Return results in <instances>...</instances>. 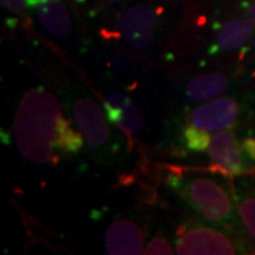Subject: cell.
<instances>
[{
    "instance_id": "obj_7",
    "label": "cell",
    "mask_w": 255,
    "mask_h": 255,
    "mask_svg": "<svg viewBox=\"0 0 255 255\" xmlns=\"http://www.w3.org/2000/svg\"><path fill=\"white\" fill-rule=\"evenodd\" d=\"M105 115L112 125H115L127 136L137 135L145 125V119L136 104L122 92H112L104 102Z\"/></svg>"
},
{
    "instance_id": "obj_16",
    "label": "cell",
    "mask_w": 255,
    "mask_h": 255,
    "mask_svg": "<svg viewBox=\"0 0 255 255\" xmlns=\"http://www.w3.org/2000/svg\"><path fill=\"white\" fill-rule=\"evenodd\" d=\"M173 248L170 246V243L163 237H156L153 238L147 246L145 247V250H143V254L147 255H170L173 254Z\"/></svg>"
},
{
    "instance_id": "obj_5",
    "label": "cell",
    "mask_w": 255,
    "mask_h": 255,
    "mask_svg": "<svg viewBox=\"0 0 255 255\" xmlns=\"http://www.w3.org/2000/svg\"><path fill=\"white\" fill-rule=\"evenodd\" d=\"M73 115L85 142L92 149H102L110 140V129L100 107L90 98L74 102Z\"/></svg>"
},
{
    "instance_id": "obj_6",
    "label": "cell",
    "mask_w": 255,
    "mask_h": 255,
    "mask_svg": "<svg viewBox=\"0 0 255 255\" xmlns=\"http://www.w3.org/2000/svg\"><path fill=\"white\" fill-rule=\"evenodd\" d=\"M145 236L143 230L136 221L129 219H118L105 231L104 244L111 255L143 254Z\"/></svg>"
},
{
    "instance_id": "obj_14",
    "label": "cell",
    "mask_w": 255,
    "mask_h": 255,
    "mask_svg": "<svg viewBox=\"0 0 255 255\" xmlns=\"http://www.w3.org/2000/svg\"><path fill=\"white\" fill-rule=\"evenodd\" d=\"M237 211L246 234L255 243V189H248L238 194Z\"/></svg>"
},
{
    "instance_id": "obj_3",
    "label": "cell",
    "mask_w": 255,
    "mask_h": 255,
    "mask_svg": "<svg viewBox=\"0 0 255 255\" xmlns=\"http://www.w3.org/2000/svg\"><path fill=\"white\" fill-rule=\"evenodd\" d=\"M176 254L179 255H233L238 246L226 231L204 224L186 223L177 228Z\"/></svg>"
},
{
    "instance_id": "obj_10",
    "label": "cell",
    "mask_w": 255,
    "mask_h": 255,
    "mask_svg": "<svg viewBox=\"0 0 255 255\" xmlns=\"http://www.w3.org/2000/svg\"><path fill=\"white\" fill-rule=\"evenodd\" d=\"M255 34V23L250 18H236L226 21L217 31L216 41L210 48V54L236 51L251 40Z\"/></svg>"
},
{
    "instance_id": "obj_4",
    "label": "cell",
    "mask_w": 255,
    "mask_h": 255,
    "mask_svg": "<svg viewBox=\"0 0 255 255\" xmlns=\"http://www.w3.org/2000/svg\"><path fill=\"white\" fill-rule=\"evenodd\" d=\"M240 117V105L231 97H221L201 104L191 111L189 121L191 125L209 132L224 130L231 128Z\"/></svg>"
},
{
    "instance_id": "obj_13",
    "label": "cell",
    "mask_w": 255,
    "mask_h": 255,
    "mask_svg": "<svg viewBox=\"0 0 255 255\" xmlns=\"http://www.w3.org/2000/svg\"><path fill=\"white\" fill-rule=\"evenodd\" d=\"M82 146H84L82 132H78L77 129H74L71 122L61 115L58 119V127H57L55 147L60 149L64 153L74 155L81 150Z\"/></svg>"
},
{
    "instance_id": "obj_1",
    "label": "cell",
    "mask_w": 255,
    "mask_h": 255,
    "mask_svg": "<svg viewBox=\"0 0 255 255\" xmlns=\"http://www.w3.org/2000/svg\"><path fill=\"white\" fill-rule=\"evenodd\" d=\"M60 117V102L44 87H37L23 97L16 111L13 133L24 159L36 164L51 160Z\"/></svg>"
},
{
    "instance_id": "obj_15",
    "label": "cell",
    "mask_w": 255,
    "mask_h": 255,
    "mask_svg": "<svg viewBox=\"0 0 255 255\" xmlns=\"http://www.w3.org/2000/svg\"><path fill=\"white\" fill-rule=\"evenodd\" d=\"M182 140L184 147L190 152H206L209 149L211 137L209 135V130H204L190 124L183 128Z\"/></svg>"
},
{
    "instance_id": "obj_2",
    "label": "cell",
    "mask_w": 255,
    "mask_h": 255,
    "mask_svg": "<svg viewBox=\"0 0 255 255\" xmlns=\"http://www.w3.org/2000/svg\"><path fill=\"white\" fill-rule=\"evenodd\" d=\"M169 186L197 216L211 224L228 226L236 219L234 201L228 190L207 176H169Z\"/></svg>"
},
{
    "instance_id": "obj_12",
    "label": "cell",
    "mask_w": 255,
    "mask_h": 255,
    "mask_svg": "<svg viewBox=\"0 0 255 255\" xmlns=\"http://www.w3.org/2000/svg\"><path fill=\"white\" fill-rule=\"evenodd\" d=\"M230 87L228 75L223 73H210L193 78L186 85V97L190 101H207L226 92Z\"/></svg>"
},
{
    "instance_id": "obj_19",
    "label": "cell",
    "mask_w": 255,
    "mask_h": 255,
    "mask_svg": "<svg viewBox=\"0 0 255 255\" xmlns=\"http://www.w3.org/2000/svg\"><path fill=\"white\" fill-rule=\"evenodd\" d=\"M246 14L255 23V1L246 4Z\"/></svg>"
},
{
    "instance_id": "obj_21",
    "label": "cell",
    "mask_w": 255,
    "mask_h": 255,
    "mask_svg": "<svg viewBox=\"0 0 255 255\" xmlns=\"http://www.w3.org/2000/svg\"><path fill=\"white\" fill-rule=\"evenodd\" d=\"M108 3H121L122 0H107Z\"/></svg>"
},
{
    "instance_id": "obj_11",
    "label": "cell",
    "mask_w": 255,
    "mask_h": 255,
    "mask_svg": "<svg viewBox=\"0 0 255 255\" xmlns=\"http://www.w3.org/2000/svg\"><path fill=\"white\" fill-rule=\"evenodd\" d=\"M37 17L50 36L67 38L71 33V20L60 0H51L37 7Z\"/></svg>"
},
{
    "instance_id": "obj_20",
    "label": "cell",
    "mask_w": 255,
    "mask_h": 255,
    "mask_svg": "<svg viewBox=\"0 0 255 255\" xmlns=\"http://www.w3.org/2000/svg\"><path fill=\"white\" fill-rule=\"evenodd\" d=\"M47 1H51V0H27V6H30V7H38V6L44 4Z\"/></svg>"
},
{
    "instance_id": "obj_8",
    "label": "cell",
    "mask_w": 255,
    "mask_h": 255,
    "mask_svg": "<svg viewBox=\"0 0 255 255\" xmlns=\"http://www.w3.org/2000/svg\"><path fill=\"white\" fill-rule=\"evenodd\" d=\"M210 157L223 172L230 174H238L244 170L243 164V149L238 145L237 137L231 130H220L211 137L209 149Z\"/></svg>"
},
{
    "instance_id": "obj_18",
    "label": "cell",
    "mask_w": 255,
    "mask_h": 255,
    "mask_svg": "<svg viewBox=\"0 0 255 255\" xmlns=\"http://www.w3.org/2000/svg\"><path fill=\"white\" fill-rule=\"evenodd\" d=\"M1 6L10 11L20 13L27 6V0H1Z\"/></svg>"
},
{
    "instance_id": "obj_17",
    "label": "cell",
    "mask_w": 255,
    "mask_h": 255,
    "mask_svg": "<svg viewBox=\"0 0 255 255\" xmlns=\"http://www.w3.org/2000/svg\"><path fill=\"white\" fill-rule=\"evenodd\" d=\"M243 153L246 155L247 159H250L251 162H255V137H246L241 143Z\"/></svg>"
},
{
    "instance_id": "obj_9",
    "label": "cell",
    "mask_w": 255,
    "mask_h": 255,
    "mask_svg": "<svg viewBox=\"0 0 255 255\" xmlns=\"http://www.w3.org/2000/svg\"><path fill=\"white\" fill-rule=\"evenodd\" d=\"M162 14L160 7L147 4H137L128 9L117 23V30L124 40L128 37L155 33V27Z\"/></svg>"
}]
</instances>
